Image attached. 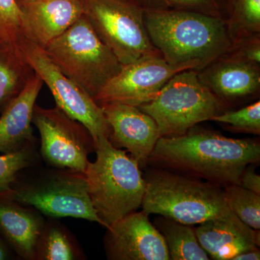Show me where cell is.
Here are the masks:
<instances>
[{"label": "cell", "instance_id": "cell-12", "mask_svg": "<svg viewBox=\"0 0 260 260\" xmlns=\"http://www.w3.org/2000/svg\"><path fill=\"white\" fill-rule=\"evenodd\" d=\"M107 250L119 260H169L165 239L145 212H133L108 228Z\"/></svg>", "mask_w": 260, "mask_h": 260}, {"label": "cell", "instance_id": "cell-15", "mask_svg": "<svg viewBox=\"0 0 260 260\" xmlns=\"http://www.w3.org/2000/svg\"><path fill=\"white\" fill-rule=\"evenodd\" d=\"M259 68L225 54L198 73L200 81L219 99H235L259 90Z\"/></svg>", "mask_w": 260, "mask_h": 260}, {"label": "cell", "instance_id": "cell-22", "mask_svg": "<svg viewBox=\"0 0 260 260\" xmlns=\"http://www.w3.org/2000/svg\"><path fill=\"white\" fill-rule=\"evenodd\" d=\"M223 192L229 208L241 221L254 230H259L260 194L239 184L225 186Z\"/></svg>", "mask_w": 260, "mask_h": 260}, {"label": "cell", "instance_id": "cell-10", "mask_svg": "<svg viewBox=\"0 0 260 260\" xmlns=\"http://www.w3.org/2000/svg\"><path fill=\"white\" fill-rule=\"evenodd\" d=\"M32 123L41 136V150L51 165L85 174L89 148L93 145L88 129L70 119L57 107L43 109L36 105Z\"/></svg>", "mask_w": 260, "mask_h": 260}, {"label": "cell", "instance_id": "cell-13", "mask_svg": "<svg viewBox=\"0 0 260 260\" xmlns=\"http://www.w3.org/2000/svg\"><path fill=\"white\" fill-rule=\"evenodd\" d=\"M100 107L110 126L109 138L114 144L125 148L138 164H145L160 138L153 118L126 104H104Z\"/></svg>", "mask_w": 260, "mask_h": 260}, {"label": "cell", "instance_id": "cell-7", "mask_svg": "<svg viewBox=\"0 0 260 260\" xmlns=\"http://www.w3.org/2000/svg\"><path fill=\"white\" fill-rule=\"evenodd\" d=\"M84 15L121 64L160 54L152 44L145 10L136 0H83Z\"/></svg>", "mask_w": 260, "mask_h": 260}, {"label": "cell", "instance_id": "cell-31", "mask_svg": "<svg viewBox=\"0 0 260 260\" xmlns=\"http://www.w3.org/2000/svg\"><path fill=\"white\" fill-rule=\"evenodd\" d=\"M17 2H22V3H32V2L40 1V0H16Z\"/></svg>", "mask_w": 260, "mask_h": 260}, {"label": "cell", "instance_id": "cell-6", "mask_svg": "<svg viewBox=\"0 0 260 260\" xmlns=\"http://www.w3.org/2000/svg\"><path fill=\"white\" fill-rule=\"evenodd\" d=\"M138 108L153 118L160 137H174L211 120L222 113L223 105L191 69L174 75L153 100Z\"/></svg>", "mask_w": 260, "mask_h": 260}, {"label": "cell", "instance_id": "cell-1", "mask_svg": "<svg viewBox=\"0 0 260 260\" xmlns=\"http://www.w3.org/2000/svg\"><path fill=\"white\" fill-rule=\"evenodd\" d=\"M149 158L216 185H240L246 168L259 161L260 147L253 140L192 127L179 136L160 137Z\"/></svg>", "mask_w": 260, "mask_h": 260}, {"label": "cell", "instance_id": "cell-27", "mask_svg": "<svg viewBox=\"0 0 260 260\" xmlns=\"http://www.w3.org/2000/svg\"><path fill=\"white\" fill-rule=\"evenodd\" d=\"M31 159V151L26 146L17 151L0 155V193L12 189L17 174L30 165Z\"/></svg>", "mask_w": 260, "mask_h": 260}, {"label": "cell", "instance_id": "cell-17", "mask_svg": "<svg viewBox=\"0 0 260 260\" xmlns=\"http://www.w3.org/2000/svg\"><path fill=\"white\" fill-rule=\"evenodd\" d=\"M194 231L200 246L213 259L232 260L259 246V233L243 222L208 220Z\"/></svg>", "mask_w": 260, "mask_h": 260}, {"label": "cell", "instance_id": "cell-25", "mask_svg": "<svg viewBox=\"0 0 260 260\" xmlns=\"http://www.w3.org/2000/svg\"><path fill=\"white\" fill-rule=\"evenodd\" d=\"M24 39L23 15L16 0H0V41L20 45Z\"/></svg>", "mask_w": 260, "mask_h": 260}, {"label": "cell", "instance_id": "cell-24", "mask_svg": "<svg viewBox=\"0 0 260 260\" xmlns=\"http://www.w3.org/2000/svg\"><path fill=\"white\" fill-rule=\"evenodd\" d=\"M36 256L44 260H73L76 257V254L66 234L61 229L52 226L42 232Z\"/></svg>", "mask_w": 260, "mask_h": 260}, {"label": "cell", "instance_id": "cell-29", "mask_svg": "<svg viewBox=\"0 0 260 260\" xmlns=\"http://www.w3.org/2000/svg\"><path fill=\"white\" fill-rule=\"evenodd\" d=\"M260 252L257 249L244 251L233 257L232 260H259Z\"/></svg>", "mask_w": 260, "mask_h": 260}, {"label": "cell", "instance_id": "cell-2", "mask_svg": "<svg viewBox=\"0 0 260 260\" xmlns=\"http://www.w3.org/2000/svg\"><path fill=\"white\" fill-rule=\"evenodd\" d=\"M150 41L169 64L200 71L235 46L227 20L186 10H145Z\"/></svg>", "mask_w": 260, "mask_h": 260}, {"label": "cell", "instance_id": "cell-14", "mask_svg": "<svg viewBox=\"0 0 260 260\" xmlns=\"http://www.w3.org/2000/svg\"><path fill=\"white\" fill-rule=\"evenodd\" d=\"M26 39L42 49L59 37L84 14L83 0L17 2Z\"/></svg>", "mask_w": 260, "mask_h": 260}, {"label": "cell", "instance_id": "cell-19", "mask_svg": "<svg viewBox=\"0 0 260 260\" xmlns=\"http://www.w3.org/2000/svg\"><path fill=\"white\" fill-rule=\"evenodd\" d=\"M34 74L19 45L0 41V107L16 97Z\"/></svg>", "mask_w": 260, "mask_h": 260}, {"label": "cell", "instance_id": "cell-18", "mask_svg": "<svg viewBox=\"0 0 260 260\" xmlns=\"http://www.w3.org/2000/svg\"><path fill=\"white\" fill-rule=\"evenodd\" d=\"M0 229L20 256L36 257L43 232L42 220L36 214L10 200L0 202Z\"/></svg>", "mask_w": 260, "mask_h": 260}, {"label": "cell", "instance_id": "cell-20", "mask_svg": "<svg viewBox=\"0 0 260 260\" xmlns=\"http://www.w3.org/2000/svg\"><path fill=\"white\" fill-rule=\"evenodd\" d=\"M157 225L167 243L170 259H209V256L198 242L195 231L189 225L166 217L159 219Z\"/></svg>", "mask_w": 260, "mask_h": 260}, {"label": "cell", "instance_id": "cell-30", "mask_svg": "<svg viewBox=\"0 0 260 260\" xmlns=\"http://www.w3.org/2000/svg\"><path fill=\"white\" fill-rule=\"evenodd\" d=\"M8 259V254L3 244L0 242V260Z\"/></svg>", "mask_w": 260, "mask_h": 260}, {"label": "cell", "instance_id": "cell-28", "mask_svg": "<svg viewBox=\"0 0 260 260\" xmlns=\"http://www.w3.org/2000/svg\"><path fill=\"white\" fill-rule=\"evenodd\" d=\"M240 185L248 190L260 194V177L251 166L246 168L241 177Z\"/></svg>", "mask_w": 260, "mask_h": 260}, {"label": "cell", "instance_id": "cell-16", "mask_svg": "<svg viewBox=\"0 0 260 260\" xmlns=\"http://www.w3.org/2000/svg\"><path fill=\"white\" fill-rule=\"evenodd\" d=\"M43 84L35 73L23 90L5 106L0 116V153L17 151L31 140L32 115Z\"/></svg>", "mask_w": 260, "mask_h": 260}, {"label": "cell", "instance_id": "cell-21", "mask_svg": "<svg viewBox=\"0 0 260 260\" xmlns=\"http://www.w3.org/2000/svg\"><path fill=\"white\" fill-rule=\"evenodd\" d=\"M229 10L228 25L236 43L259 35L260 0H232Z\"/></svg>", "mask_w": 260, "mask_h": 260}, {"label": "cell", "instance_id": "cell-3", "mask_svg": "<svg viewBox=\"0 0 260 260\" xmlns=\"http://www.w3.org/2000/svg\"><path fill=\"white\" fill-rule=\"evenodd\" d=\"M96 160L85 171L88 191L94 210L108 229L142 206L146 181L139 164L116 148L107 137L94 143Z\"/></svg>", "mask_w": 260, "mask_h": 260}, {"label": "cell", "instance_id": "cell-9", "mask_svg": "<svg viewBox=\"0 0 260 260\" xmlns=\"http://www.w3.org/2000/svg\"><path fill=\"white\" fill-rule=\"evenodd\" d=\"M5 199L31 205L53 218L85 219L103 225L90 200L84 174H54L41 182L1 193Z\"/></svg>", "mask_w": 260, "mask_h": 260}, {"label": "cell", "instance_id": "cell-8", "mask_svg": "<svg viewBox=\"0 0 260 260\" xmlns=\"http://www.w3.org/2000/svg\"><path fill=\"white\" fill-rule=\"evenodd\" d=\"M19 47L32 70L50 90L56 107L83 124L91 135L93 144L101 137L109 138L110 126L102 108L93 97L67 77L35 43L24 39Z\"/></svg>", "mask_w": 260, "mask_h": 260}, {"label": "cell", "instance_id": "cell-26", "mask_svg": "<svg viewBox=\"0 0 260 260\" xmlns=\"http://www.w3.org/2000/svg\"><path fill=\"white\" fill-rule=\"evenodd\" d=\"M211 120L226 124L239 131L259 135L260 102L233 112H222L213 116Z\"/></svg>", "mask_w": 260, "mask_h": 260}, {"label": "cell", "instance_id": "cell-23", "mask_svg": "<svg viewBox=\"0 0 260 260\" xmlns=\"http://www.w3.org/2000/svg\"><path fill=\"white\" fill-rule=\"evenodd\" d=\"M144 10H186L223 18L226 0H136Z\"/></svg>", "mask_w": 260, "mask_h": 260}, {"label": "cell", "instance_id": "cell-11", "mask_svg": "<svg viewBox=\"0 0 260 260\" xmlns=\"http://www.w3.org/2000/svg\"><path fill=\"white\" fill-rule=\"evenodd\" d=\"M186 70L191 68L169 64L161 54L143 56L122 65L93 99L99 106L122 104L138 107L153 100L174 75Z\"/></svg>", "mask_w": 260, "mask_h": 260}, {"label": "cell", "instance_id": "cell-4", "mask_svg": "<svg viewBox=\"0 0 260 260\" xmlns=\"http://www.w3.org/2000/svg\"><path fill=\"white\" fill-rule=\"evenodd\" d=\"M142 207L149 214H158L185 225L221 220L240 223L216 184L170 174L152 173L146 179Z\"/></svg>", "mask_w": 260, "mask_h": 260}, {"label": "cell", "instance_id": "cell-5", "mask_svg": "<svg viewBox=\"0 0 260 260\" xmlns=\"http://www.w3.org/2000/svg\"><path fill=\"white\" fill-rule=\"evenodd\" d=\"M43 49L67 77L93 99L122 67L84 14Z\"/></svg>", "mask_w": 260, "mask_h": 260}]
</instances>
